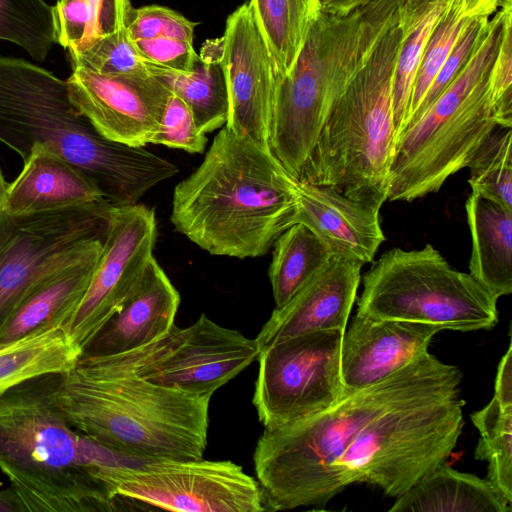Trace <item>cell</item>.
Returning a JSON list of instances; mask_svg holds the SVG:
<instances>
[{"mask_svg":"<svg viewBox=\"0 0 512 512\" xmlns=\"http://www.w3.org/2000/svg\"><path fill=\"white\" fill-rule=\"evenodd\" d=\"M248 3L278 78L287 75L323 12L321 0H250Z\"/></svg>","mask_w":512,"mask_h":512,"instance_id":"4316f807","label":"cell"},{"mask_svg":"<svg viewBox=\"0 0 512 512\" xmlns=\"http://www.w3.org/2000/svg\"><path fill=\"white\" fill-rule=\"evenodd\" d=\"M398 21L332 107L298 181L332 187L374 210L387 200L395 146Z\"/></svg>","mask_w":512,"mask_h":512,"instance_id":"52a82bcc","label":"cell"},{"mask_svg":"<svg viewBox=\"0 0 512 512\" xmlns=\"http://www.w3.org/2000/svg\"><path fill=\"white\" fill-rule=\"evenodd\" d=\"M500 1L448 0L432 30L415 75L406 127L459 39L474 22L491 17L498 10Z\"/></svg>","mask_w":512,"mask_h":512,"instance_id":"f546056e","label":"cell"},{"mask_svg":"<svg viewBox=\"0 0 512 512\" xmlns=\"http://www.w3.org/2000/svg\"><path fill=\"white\" fill-rule=\"evenodd\" d=\"M26 508L13 487L0 490V512H24Z\"/></svg>","mask_w":512,"mask_h":512,"instance_id":"ee69618b","label":"cell"},{"mask_svg":"<svg viewBox=\"0 0 512 512\" xmlns=\"http://www.w3.org/2000/svg\"><path fill=\"white\" fill-rule=\"evenodd\" d=\"M80 354L62 328L0 345V396L29 379L72 369Z\"/></svg>","mask_w":512,"mask_h":512,"instance_id":"f1b7e54d","label":"cell"},{"mask_svg":"<svg viewBox=\"0 0 512 512\" xmlns=\"http://www.w3.org/2000/svg\"><path fill=\"white\" fill-rule=\"evenodd\" d=\"M389 511L511 512L512 507L487 479L443 463L399 496Z\"/></svg>","mask_w":512,"mask_h":512,"instance_id":"d4e9b609","label":"cell"},{"mask_svg":"<svg viewBox=\"0 0 512 512\" xmlns=\"http://www.w3.org/2000/svg\"><path fill=\"white\" fill-rule=\"evenodd\" d=\"M222 39L229 98L225 127L269 148L278 75L248 2L229 15Z\"/></svg>","mask_w":512,"mask_h":512,"instance_id":"e0dca14e","label":"cell"},{"mask_svg":"<svg viewBox=\"0 0 512 512\" xmlns=\"http://www.w3.org/2000/svg\"><path fill=\"white\" fill-rule=\"evenodd\" d=\"M472 193L512 211V131L497 127L468 166Z\"/></svg>","mask_w":512,"mask_h":512,"instance_id":"e575fe53","label":"cell"},{"mask_svg":"<svg viewBox=\"0 0 512 512\" xmlns=\"http://www.w3.org/2000/svg\"><path fill=\"white\" fill-rule=\"evenodd\" d=\"M150 70L152 76L188 105L201 132L207 134L226 124L229 98L222 37L205 41L190 72L182 73L152 63Z\"/></svg>","mask_w":512,"mask_h":512,"instance_id":"484cf974","label":"cell"},{"mask_svg":"<svg viewBox=\"0 0 512 512\" xmlns=\"http://www.w3.org/2000/svg\"><path fill=\"white\" fill-rule=\"evenodd\" d=\"M470 417L480 432L474 457L488 462L486 479L512 504V408L501 406L493 397Z\"/></svg>","mask_w":512,"mask_h":512,"instance_id":"d6a6232c","label":"cell"},{"mask_svg":"<svg viewBox=\"0 0 512 512\" xmlns=\"http://www.w3.org/2000/svg\"><path fill=\"white\" fill-rule=\"evenodd\" d=\"M462 372L426 352L372 385L347 394L329 409L265 428L253 462L270 510L323 508L337 493L332 466L373 419L407 400L460 386Z\"/></svg>","mask_w":512,"mask_h":512,"instance_id":"7a4b0ae2","label":"cell"},{"mask_svg":"<svg viewBox=\"0 0 512 512\" xmlns=\"http://www.w3.org/2000/svg\"><path fill=\"white\" fill-rule=\"evenodd\" d=\"M71 67L114 76L149 77L150 64L142 58L127 26L98 38L78 51H68Z\"/></svg>","mask_w":512,"mask_h":512,"instance_id":"d590c367","label":"cell"},{"mask_svg":"<svg viewBox=\"0 0 512 512\" xmlns=\"http://www.w3.org/2000/svg\"><path fill=\"white\" fill-rule=\"evenodd\" d=\"M469 274L496 298L512 292V211L473 193L465 203Z\"/></svg>","mask_w":512,"mask_h":512,"instance_id":"cb8c5ba5","label":"cell"},{"mask_svg":"<svg viewBox=\"0 0 512 512\" xmlns=\"http://www.w3.org/2000/svg\"><path fill=\"white\" fill-rule=\"evenodd\" d=\"M53 393L74 429L120 457L203 458L211 398L80 362L55 374Z\"/></svg>","mask_w":512,"mask_h":512,"instance_id":"277c9868","label":"cell"},{"mask_svg":"<svg viewBox=\"0 0 512 512\" xmlns=\"http://www.w3.org/2000/svg\"><path fill=\"white\" fill-rule=\"evenodd\" d=\"M363 264L333 255L284 306L275 308L256 337L259 353L284 339L319 330H346Z\"/></svg>","mask_w":512,"mask_h":512,"instance_id":"ac0fdd59","label":"cell"},{"mask_svg":"<svg viewBox=\"0 0 512 512\" xmlns=\"http://www.w3.org/2000/svg\"><path fill=\"white\" fill-rule=\"evenodd\" d=\"M7 182L4 178V175L2 173V170L0 168V236L4 227L5 219H6V213L3 208L4 203V195L6 190Z\"/></svg>","mask_w":512,"mask_h":512,"instance_id":"f6af8a7d","label":"cell"},{"mask_svg":"<svg viewBox=\"0 0 512 512\" xmlns=\"http://www.w3.org/2000/svg\"><path fill=\"white\" fill-rule=\"evenodd\" d=\"M196 23L159 5L133 8L127 29L132 40L172 37L193 43Z\"/></svg>","mask_w":512,"mask_h":512,"instance_id":"ab89813d","label":"cell"},{"mask_svg":"<svg viewBox=\"0 0 512 512\" xmlns=\"http://www.w3.org/2000/svg\"><path fill=\"white\" fill-rule=\"evenodd\" d=\"M465 401L460 386L419 396L367 424L332 466L338 493L353 483L403 495L442 465L461 435Z\"/></svg>","mask_w":512,"mask_h":512,"instance_id":"9c48e42d","label":"cell"},{"mask_svg":"<svg viewBox=\"0 0 512 512\" xmlns=\"http://www.w3.org/2000/svg\"><path fill=\"white\" fill-rule=\"evenodd\" d=\"M371 1L372 0H321L323 12L336 16H344Z\"/></svg>","mask_w":512,"mask_h":512,"instance_id":"7bdbcfd3","label":"cell"},{"mask_svg":"<svg viewBox=\"0 0 512 512\" xmlns=\"http://www.w3.org/2000/svg\"><path fill=\"white\" fill-rule=\"evenodd\" d=\"M55 374L0 396V470L26 511H114L116 498L82 465L80 433L54 398Z\"/></svg>","mask_w":512,"mask_h":512,"instance_id":"8992f818","label":"cell"},{"mask_svg":"<svg viewBox=\"0 0 512 512\" xmlns=\"http://www.w3.org/2000/svg\"><path fill=\"white\" fill-rule=\"evenodd\" d=\"M152 144H161L189 153H203L206 148V134L197 127L188 105L174 93L169 96Z\"/></svg>","mask_w":512,"mask_h":512,"instance_id":"74e56055","label":"cell"},{"mask_svg":"<svg viewBox=\"0 0 512 512\" xmlns=\"http://www.w3.org/2000/svg\"><path fill=\"white\" fill-rule=\"evenodd\" d=\"M180 295L153 257L123 306L84 344L79 359L121 354L165 335L174 325Z\"/></svg>","mask_w":512,"mask_h":512,"instance_id":"ffe728a7","label":"cell"},{"mask_svg":"<svg viewBox=\"0 0 512 512\" xmlns=\"http://www.w3.org/2000/svg\"><path fill=\"white\" fill-rule=\"evenodd\" d=\"M501 36L490 68L488 86L493 118L498 127H512V0H501Z\"/></svg>","mask_w":512,"mask_h":512,"instance_id":"8d00e7d4","label":"cell"},{"mask_svg":"<svg viewBox=\"0 0 512 512\" xmlns=\"http://www.w3.org/2000/svg\"><path fill=\"white\" fill-rule=\"evenodd\" d=\"M362 283L359 315L424 323L441 331L488 330L498 322V298L469 273L454 269L431 244L388 250Z\"/></svg>","mask_w":512,"mask_h":512,"instance_id":"30bf717a","label":"cell"},{"mask_svg":"<svg viewBox=\"0 0 512 512\" xmlns=\"http://www.w3.org/2000/svg\"><path fill=\"white\" fill-rule=\"evenodd\" d=\"M7 183L3 208L10 216L92 206L108 202L100 188L75 166L40 144Z\"/></svg>","mask_w":512,"mask_h":512,"instance_id":"603a6c76","label":"cell"},{"mask_svg":"<svg viewBox=\"0 0 512 512\" xmlns=\"http://www.w3.org/2000/svg\"><path fill=\"white\" fill-rule=\"evenodd\" d=\"M103 237L34 284L0 329V345L61 328L69 320L90 284L102 251Z\"/></svg>","mask_w":512,"mask_h":512,"instance_id":"7402d4cb","label":"cell"},{"mask_svg":"<svg viewBox=\"0 0 512 512\" xmlns=\"http://www.w3.org/2000/svg\"><path fill=\"white\" fill-rule=\"evenodd\" d=\"M344 332L300 334L259 353L252 402L265 428L311 417L347 395L341 376Z\"/></svg>","mask_w":512,"mask_h":512,"instance_id":"4fadbf2b","label":"cell"},{"mask_svg":"<svg viewBox=\"0 0 512 512\" xmlns=\"http://www.w3.org/2000/svg\"><path fill=\"white\" fill-rule=\"evenodd\" d=\"M258 355L255 339L220 326L202 313L191 326L178 328L174 324L165 335L141 347L78 362L211 398Z\"/></svg>","mask_w":512,"mask_h":512,"instance_id":"7c38bea8","label":"cell"},{"mask_svg":"<svg viewBox=\"0 0 512 512\" xmlns=\"http://www.w3.org/2000/svg\"><path fill=\"white\" fill-rule=\"evenodd\" d=\"M147 62L182 73L192 71L198 54L193 43L172 37L133 40Z\"/></svg>","mask_w":512,"mask_h":512,"instance_id":"60d3db41","label":"cell"},{"mask_svg":"<svg viewBox=\"0 0 512 512\" xmlns=\"http://www.w3.org/2000/svg\"><path fill=\"white\" fill-rule=\"evenodd\" d=\"M295 223L310 228L333 255L372 262L385 236L379 211L357 203L338 190L296 181Z\"/></svg>","mask_w":512,"mask_h":512,"instance_id":"44dd1931","label":"cell"},{"mask_svg":"<svg viewBox=\"0 0 512 512\" xmlns=\"http://www.w3.org/2000/svg\"><path fill=\"white\" fill-rule=\"evenodd\" d=\"M332 256L327 245L302 223L281 233L273 245L268 272L275 308L284 306Z\"/></svg>","mask_w":512,"mask_h":512,"instance_id":"4dcf8cb0","label":"cell"},{"mask_svg":"<svg viewBox=\"0 0 512 512\" xmlns=\"http://www.w3.org/2000/svg\"><path fill=\"white\" fill-rule=\"evenodd\" d=\"M490 25L491 17H485L474 22L466 30L443 62L421 105L410 120L408 126L422 115V113L443 93V91L461 72L470 57L485 39L490 29Z\"/></svg>","mask_w":512,"mask_h":512,"instance_id":"f35d334b","label":"cell"},{"mask_svg":"<svg viewBox=\"0 0 512 512\" xmlns=\"http://www.w3.org/2000/svg\"><path fill=\"white\" fill-rule=\"evenodd\" d=\"M0 40L44 61L56 43L53 6L44 0H0Z\"/></svg>","mask_w":512,"mask_h":512,"instance_id":"836d02e7","label":"cell"},{"mask_svg":"<svg viewBox=\"0 0 512 512\" xmlns=\"http://www.w3.org/2000/svg\"><path fill=\"white\" fill-rule=\"evenodd\" d=\"M494 398L505 407L512 408V346L511 343L501 358L495 380Z\"/></svg>","mask_w":512,"mask_h":512,"instance_id":"b9f144b4","label":"cell"},{"mask_svg":"<svg viewBox=\"0 0 512 512\" xmlns=\"http://www.w3.org/2000/svg\"><path fill=\"white\" fill-rule=\"evenodd\" d=\"M72 70L66 79L71 102L102 136L136 147L152 143L172 93L161 80Z\"/></svg>","mask_w":512,"mask_h":512,"instance_id":"2e32d148","label":"cell"},{"mask_svg":"<svg viewBox=\"0 0 512 512\" xmlns=\"http://www.w3.org/2000/svg\"><path fill=\"white\" fill-rule=\"evenodd\" d=\"M156 235L152 209L138 203L109 207L102 251L90 284L61 327L80 349L137 288L154 257Z\"/></svg>","mask_w":512,"mask_h":512,"instance_id":"9a60e30c","label":"cell"},{"mask_svg":"<svg viewBox=\"0 0 512 512\" xmlns=\"http://www.w3.org/2000/svg\"><path fill=\"white\" fill-rule=\"evenodd\" d=\"M438 327L356 314L344 332L341 376L346 394L377 383L428 352Z\"/></svg>","mask_w":512,"mask_h":512,"instance_id":"d6986e66","label":"cell"},{"mask_svg":"<svg viewBox=\"0 0 512 512\" xmlns=\"http://www.w3.org/2000/svg\"><path fill=\"white\" fill-rule=\"evenodd\" d=\"M83 466L113 497L170 511L260 512L262 489L242 467L228 460H160L138 467L87 435L81 439Z\"/></svg>","mask_w":512,"mask_h":512,"instance_id":"8fae6325","label":"cell"},{"mask_svg":"<svg viewBox=\"0 0 512 512\" xmlns=\"http://www.w3.org/2000/svg\"><path fill=\"white\" fill-rule=\"evenodd\" d=\"M0 142L23 160L34 144L84 173L112 205L136 204L178 168L144 147L102 136L71 102L66 80L0 56Z\"/></svg>","mask_w":512,"mask_h":512,"instance_id":"3957f363","label":"cell"},{"mask_svg":"<svg viewBox=\"0 0 512 512\" xmlns=\"http://www.w3.org/2000/svg\"><path fill=\"white\" fill-rule=\"evenodd\" d=\"M111 205L6 215L0 236V329L42 276L104 236Z\"/></svg>","mask_w":512,"mask_h":512,"instance_id":"5bb4252c","label":"cell"},{"mask_svg":"<svg viewBox=\"0 0 512 512\" xmlns=\"http://www.w3.org/2000/svg\"><path fill=\"white\" fill-rule=\"evenodd\" d=\"M400 0H372L344 16L322 12L291 71L277 78L269 149L298 179L337 99L398 21Z\"/></svg>","mask_w":512,"mask_h":512,"instance_id":"5b68a950","label":"cell"},{"mask_svg":"<svg viewBox=\"0 0 512 512\" xmlns=\"http://www.w3.org/2000/svg\"><path fill=\"white\" fill-rule=\"evenodd\" d=\"M448 0H400L401 42L393 82L395 141L407 124L413 82L432 30Z\"/></svg>","mask_w":512,"mask_h":512,"instance_id":"83f0119b","label":"cell"},{"mask_svg":"<svg viewBox=\"0 0 512 512\" xmlns=\"http://www.w3.org/2000/svg\"><path fill=\"white\" fill-rule=\"evenodd\" d=\"M296 181L269 148L224 126L176 185L171 222L211 255L263 256L295 224Z\"/></svg>","mask_w":512,"mask_h":512,"instance_id":"6da1fadb","label":"cell"},{"mask_svg":"<svg viewBox=\"0 0 512 512\" xmlns=\"http://www.w3.org/2000/svg\"><path fill=\"white\" fill-rule=\"evenodd\" d=\"M502 18L499 5L485 39L461 72L395 141L387 200L411 202L439 191L449 177L468 166L498 127L488 76Z\"/></svg>","mask_w":512,"mask_h":512,"instance_id":"ba28073f","label":"cell"},{"mask_svg":"<svg viewBox=\"0 0 512 512\" xmlns=\"http://www.w3.org/2000/svg\"><path fill=\"white\" fill-rule=\"evenodd\" d=\"M132 11L130 0H59L53 6L56 42L81 50L127 26Z\"/></svg>","mask_w":512,"mask_h":512,"instance_id":"1f68e13d","label":"cell"}]
</instances>
